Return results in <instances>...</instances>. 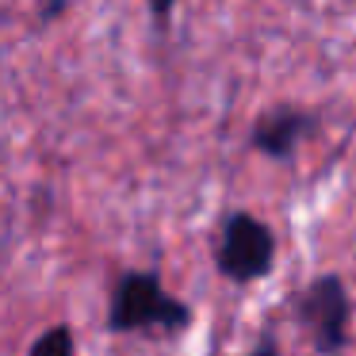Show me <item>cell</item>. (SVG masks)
I'll return each instance as SVG.
<instances>
[{
  "instance_id": "cell-1",
  "label": "cell",
  "mask_w": 356,
  "mask_h": 356,
  "mask_svg": "<svg viewBox=\"0 0 356 356\" xmlns=\"http://www.w3.org/2000/svg\"><path fill=\"white\" fill-rule=\"evenodd\" d=\"M192 325V307L165 287L157 268H127L111 284L108 330L142 333V337H172Z\"/></svg>"
},
{
  "instance_id": "cell-2",
  "label": "cell",
  "mask_w": 356,
  "mask_h": 356,
  "mask_svg": "<svg viewBox=\"0 0 356 356\" xmlns=\"http://www.w3.org/2000/svg\"><path fill=\"white\" fill-rule=\"evenodd\" d=\"M353 291L337 272L314 276L295 295V322L318 356H341L353 341Z\"/></svg>"
},
{
  "instance_id": "cell-3",
  "label": "cell",
  "mask_w": 356,
  "mask_h": 356,
  "mask_svg": "<svg viewBox=\"0 0 356 356\" xmlns=\"http://www.w3.org/2000/svg\"><path fill=\"white\" fill-rule=\"evenodd\" d=\"M215 268L234 287H249L276 268V234L253 211H230L215 238Z\"/></svg>"
},
{
  "instance_id": "cell-4",
  "label": "cell",
  "mask_w": 356,
  "mask_h": 356,
  "mask_svg": "<svg viewBox=\"0 0 356 356\" xmlns=\"http://www.w3.org/2000/svg\"><path fill=\"white\" fill-rule=\"evenodd\" d=\"M318 127H322L318 111L295 108V104H280V108H268L253 119V127H249V149H257L268 161H291L299 154V146Z\"/></svg>"
},
{
  "instance_id": "cell-5",
  "label": "cell",
  "mask_w": 356,
  "mask_h": 356,
  "mask_svg": "<svg viewBox=\"0 0 356 356\" xmlns=\"http://www.w3.org/2000/svg\"><path fill=\"white\" fill-rule=\"evenodd\" d=\"M27 356H77V341H73L70 325H50L31 341Z\"/></svg>"
},
{
  "instance_id": "cell-6",
  "label": "cell",
  "mask_w": 356,
  "mask_h": 356,
  "mask_svg": "<svg viewBox=\"0 0 356 356\" xmlns=\"http://www.w3.org/2000/svg\"><path fill=\"white\" fill-rule=\"evenodd\" d=\"M180 0H146V8H149V19H154V27L161 35H169L172 27V12H177Z\"/></svg>"
},
{
  "instance_id": "cell-7",
  "label": "cell",
  "mask_w": 356,
  "mask_h": 356,
  "mask_svg": "<svg viewBox=\"0 0 356 356\" xmlns=\"http://www.w3.org/2000/svg\"><path fill=\"white\" fill-rule=\"evenodd\" d=\"M245 356H284V353H280V341H276V333H272V330H264L261 337H257V345L249 348Z\"/></svg>"
},
{
  "instance_id": "cell-8",
  "label": "cell",
  "mask_w": 356,
  "mask_h": 356,
  "mask_svg": "<svg viewBox=\"0 0 356 356\" xmlns=\"http://www.w3.org/2000/svg\"><path fill=\"white\" fill-rule=\"evenodd\" d=\"M70 12V0H47V4H39V24H54L58 16H65Z\"/></svg>"
}]
</instances>
